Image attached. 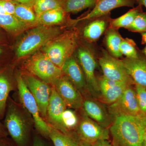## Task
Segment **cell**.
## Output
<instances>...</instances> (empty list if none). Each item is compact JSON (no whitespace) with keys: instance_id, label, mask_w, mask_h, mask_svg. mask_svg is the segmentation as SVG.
<instances>
[{"instance_id":"cell-1","label":"cell","mask_w":146,"mask_h":146,"mask_svg":"<svg viewBox=\"0 0 146 146\" xmlns=\"http://www.w3.org/2000/svg\"><path fill=\"white\" fill-rule=\"evenodd\" d=\"M109 130L113 141L119 146H144L146 113L114 116Z\"/></svg>"},{"instance_id":"cell-2","label":"cell","mask_w":146,"mask_h":146,"mask_svg":"<svg viewBox=\"0 0 146 146\" xmlns=\"http://www.w3.org/2000/svg\"><path fill=\"white\" fill-rule=\"evenodd\" d=\"M61 33V29L58 27L38 25L20 40L16 46V56L20 58L35 52Z\"/></svg>"},{"instance_id":"cell-3","label":"cell","mask_w":146,"mask_h":146,"mask_svg":"<svg viewBox=\"0 0 146 146\" xmlns=\"http://www.w3.org/2000/svg\"><path fill=\"white\" fill-rule=\"evenodd\" d=\"M77 46L75 34L72 32L61 33L47 43L42 52L59 68L62 69L65 61L72 56Z\"/></svg>"},{"instance_id":"cell-4","label":"cell","mask_w":146,"mask_h":146,"mask_svg":"<svg viewBox=\"0 0 146 146\" xmlns=\"http://www.w3.org/2000/svg\"><path fill=\"white\" fill-rule=\"evenodd\" d=\"M25 67L31 74L52 85L63 74L62 69L41 51L35 52L25 61Z\"/></svg>"},{"instance_id":"cell-5","label":"cell","mask_w":146,"mask_h":146,"mask_svg":"<svg viewBox=\"0 0 146 146\" xmlns=\"http://www.w3.org/2000/svg\"><path fill=\"white\" fill-rule=\"evenodd\" d=\"M16 79L21 103L33 118L36 129L43 136L49 137L51 126L42 119L37 103L26 85L22 76L18 74Z\"/></svg>"},{"instance_id":"cell-6","label":"cell","mask_w":146,"mask_h":146,"mask_svg":"<svg viewBox=\"0 0 146 146\" xmlns=\"http://www.w3.org/2000/svg\"><path fill=\"white\" fill-rule=\"evenodd\" d=\"M5 124L15 143L19 146L23 145L27 137L28 123L21 111L13 103L8 106Z\"/></svg>"},{"instance_id":"cell-7","label":"cell","mask_w":146,"mask_h":146,"mask_svg":"<svg viewBox=\"0 0 146 146\" xmlns=\"http://www.w3.org/2000/svg\"><path fill=\"white\" fill-rule=\"evenodd\" d=\"M79 63L86 78L88 89L91 97L94 99L100 100L101 94L98 79L95 75L97 63L93 53L84 47L78 50Z\"/></svg>"},{"instance_id":"cell-8","label":"cell","mask_w":146,"mask_h":146,"mask_svg":"<svg viewBox=\"0 0 146 146\" xmlns=\"http://www.w3.org/2000/svg\"><path fill=\"white\" fill-rule=\"evenodd\" d=\"M99 63L103 76L106 78L129 85L136 84L126 71L122 60L113 57L104 50L100 58Z\"/></svg>"},{"instance_id":"cell-9","label":"cell","mask_w":146,"mask_h":146,"mask_svg":"<svg viewBox=\"0 0 146 146\" xmlns=\"http://www.w3.org/2000/svg\"><path fill=\"white\" fill-rule=\"evenodd\" d=\"M24 81L37 103L42 117L46 118L47 108L52 86L33 75L23 74Z\"/></svg>"},{"instance_id":"cell-10","label":"cell","mask_w":146,"mask_h":146,"mask_svg":"<svg viewBox=\"0 0 146 146\" xmlns=\"http://www.w3.org/2000/svg\"><path fill=\"white\" fill-rule=\"evenodd\" d=\"M108 108L113 117L119 115L136 116L145 113L139 107L136 92L132 85L128 86L119 98L109 105Z\"/></svg>"},{"instance_id":"cell-11","label":"cell","mask_w":146,"mask_h":146,"mask_svg":"<svg viewBox=\"0 0 146 146\" xmlns=\"http://www.w3.org/2000/svg\"><path fill=\"white\" fill-rule=\"evenodd\" d=\"M78 125L77 136L80 141L92 145L99 140H108L109 128L101 126L83 113Z\"/></svg>"},{"instance_id":"cell-12","label":"cell","mask_w":146,"mask_h":146,"mask_svg":"<svg viewBox=\"0 0 146 146\" xmlns=\"http://www.w3.org/2000/svg\"><path fill=\"white\" fill-rule=\"evenodd\" d=\"M52 86L65 102L67 107L75 110H79L82 107L83 96L64 74L56 80Z\"/></svg>"},{"instance_id":"cell-13","label":"cell","mask_w":146,"mask_h":146,"mask_svg":"<svg viewBox=\"0 0 146 146\" xmlns=\"http://www.w3.org/2000/svg\"><path fill=\"white\" fill-rule=\"evenodd\" d=\"M67 107L65 102L52 86L46 118L52 127L65 134L70 133L64 126L62 119L63 112Z\"/></svg>"},{"instance_id":"cell-14","label":"cell","mask_w":146,"mask_h":146,"mask_svg":"<svg viewBox=\"0 0 146 146\" xmlns=\"http://www.w3.org/2000/svg\"><path fill=\"white\" fill-rule=\"evenodd\" d=\"M61 69L63 74L68 78L82 96L87 98L91 96L83 71L79 63L73 56H72L65 61Z\"/></svg>"},{"instance_id":"cell-15","label":"cell","mask_w":146,"mask_h":146,"mask_svg":"<svg viewBox=\"0 0 146 146\" xmlns=\"http://www.w3.org/2000/svg\"><path fill=\"white\" fill-rule=\"evenodd\" d=\"M94 98H87L84 100L82 108L89 118L103 127L109 128L113 117L103 105Z\"/></svg>"},{"instance_id":"cell-16","label":"cell","mask_w":146,"mask_h":146,"mask_svg":"<svg viewBox=\"0 0 146 146\" xmlns=\"http://www.w3.org/2000/svg\"><path fill=\"white\" fill-rule=\"evenodd\" d=\"M135 0H98L93 9L77 22L96 19L107 15L110 11L122 7H133Z\"/></svg>"},{"instance_id":"cell-17","label":"cell","mask_w":146,"mask_h":146,"mask_svg":"<svg viewBox=\"0 0 146 146\" xmlns=\"http://www.w3.org/2000/svg\"><path fill=\"white\" fill-rule=\"evenodd\" d=\"M126 71L136 84L146 89V56L140 54L136 58L121 60Z\"/></svg>"},{"instance_id":"cell-18","label":"cell","mask_w":146,"mask_h":146,"mask_svg":"<svg viewBox=\"0 0 146 146\" xmlns=\"http://www.w3.org/2000/svg\"><path fill=\"white\" fill-rule=\"evenodd\" d=\"M31 27L13 15L0 14V27L11 36H16Z\"/></svg>"},{"instance_id":"cell-19","label":"cell","mask_w":146,"mask_h":146,"mask_svg":"<svg viewBox=\"0 0 146 146\" xmlns=\"http://www.w3.org/2000/svg\"><path fill=\"white\" fill-rule=\"evenodd\" d=\"M66 13L61 8L48 11L36 16L37 23L49 26L58 25L65 21Z\"/></svg>"},{"instance_id":"cell-20","label":"cell","mask_w":146,"mask_h":146,"mask_svg":"<svg viewBox=\"0 0 146 146\" xmlns=\"http://www.w3.org/2000/svg\"><path fill=\"white\" fill-rule=\"evenodd\" d=\"M51 126V125H50ZM49 137L54 146H80V141L78 136L74 137L70 133L65 134L51 126Z\"/></svg>"},{"instance_id":"cell-21","label":"cell","mask_w":146,"mask_h":146,"mask_svg":"<svg viewBox=\"0 0 146 146\" xmlns=\"http://www.w3.org/2000/svg\"><path fill=\"white\" fill-rule=\"evenodd\" d=\"M129 85L124 82H120L115 86H110L100 90V101L107 104H112L119 98Z\"/></svg>"},{"instance_id":"cell-22","label":"cell","mask_w":146,"mask_h":146,"mask_svg":"<svg viewBox=\"0 0 146 146\" xmlns=\"http://www.w3.org/2000/svg\"><path fill=\"white\" fill-rule=\"evenodd\" d=\"M123 39L115 29L110 28L106 36V43L110 54L113 57L120 58L122 54L120 51V46Z\"/></svg>"},{"instance_id":"cell-23","label":"cell","mask_w":146,"mask_h":146,"mask_svg":"<svg viewBox=\"0 0 146 146\" xmlns=\"http://www.w3.org/2000/svg\"><path fill=\"white\" fill-rule=\"evenodd\" d=\"M14 16L21 22L31 27L38 25L36 13L33 7L30 6L16 3Z\"/></svg>"},{"instance_id":"cell-24","label":"cell","mask_w":146,"mask_h":146,"mask_svg":"<svg viewBox=\"0 0 146 146\" xmlns=\"http://www.w3.org/2000/svg\"><path fill=\"white\" fill-rule=\"evenodd\" d=\"M106 21L102 19H98L92 21L83 31V36L86 39L94 42L100 38L106 29Z\"/></svg>"},{"instance_id":"cell-25","label":"cell","mask_w":146,"mask_h":146,"mask_svg":"<svg viewBox=\"0 0 146 146\" xmlns=\"http://www.w3.org/2000/svg\"><path fill=\"white\" fill-rule=\"evenodd\" d=\"M98 0H62V8L66 13H76L95 6Z\"/></svg>"},{"instance_id":"cell-26","label":"cell","mask_w":146,"mask_h":146,"mask_svg":"<svg viewBox=\"0 0 146 146\" xmlns=\"http://www.w3.org/2000/svg\"><path fill=\"white\" fill-rule=\"evenodd\" d=\"M13 89L8 76L5 73L0 72V116L4 113L9 94Z\"/></svg>"},{"instance_id":"cell-27","label":"cell","mask_w":146,"mask_h":146,"mask_svg":"<svg viewBox=\"0 0 146 146\" xmlns=\"http://www.w3.org/2000/svg\"><path fill=\"white\" fill-rule=\"evenodd\" d=\"M140 12V8L138 7L131 9L122 16L112 20L110 23V28L116 30L120 28H127Z\"/></svg>"},{"instance_id":"cell-28","label":"cell","mask_w":146,"mask_h":146,"mask_svg":"<svg viewBox=\"0 0 146 146\" xmlns=\"http://www.w3.org/2000/svg\"><path fill=\"white\" fill-rule=\"evenodd\" d=\"M62 0H36L33 9L36 16L55 9L62 8Z\"/></svg>"},{"instance_id":"cell-29","label":"cell","mask_w":146,"mask_h":146,"mask_svg":"<svg viewBox=\"0 0 146 146\" xmlns=\"http://www.w3.org/2000/svg\"><path fill=\"white\" fill-rule=\"evenodd\" d=\"M120 51L121 54L128 58H136L138 57L139 54L136 44L131 39H123L120 46Z\"/></svg>"},{"instance_id":"cell-30","label":"cell","mask_w":146,"mask_h":146,"mask_svg":"<svg viewBox=\"0 0 146 146\" xmlns=\"http://www.w3.org/2000/svg\"><path fill=\"white\" fill-rule=\"evenodd\" d=\"M126 29L133 32L142 33L146 31V13L140 11Z\"/></svg>"},{"instance_id":"cell-31","label":"cell","mask_w":146,"mask_h":146,"mask_svg":"<svg viewBox=\"0 0 146 146\" xmlns=\"http://www.w3.org/2000/svg\"><path fill=\"white\" fill-rule=\"evenodd\" d=\"M62 119L64 126L69 131L78 125V118L74 112L71 110H65L62 115Z\"/></svg>"},{"instance_id":"cell-32","label":"cell","mask_w":146,"mask_h":146,"mask_svg":"<svg viewBox=\"0 0 146 146\" xmlns=\"http://www.w3.org/2000/svg\"><path fill=\"white\" fill-rule=\"evenodd\" d=\"M134 85L138 105L141 110L146 113V89L139 84Z\"/></svg>"},{"instance_id":"cell-33","label":"cell","mask_w":146,"mask_h":146,"mask_svg":"<svg viewBox=\"0 0 146 146\" xmlns=\"http://www.w3.org/2000/svg\"><path fill=\"white\" fill-rule=\"evenodd\" d=\"M16 2L13 0H0V5L5 9L7 13L14 16Z\"/></svg>"},{"instance_id":"cell-34","label":"cell","mask_w":146,"mask_h":146,"mask_svg":"<svg viewBox=\"0 0 146 146\" xmlns=\"http://www.w3.org/2000/svg\"><path fill=\"white\" fill-rule=\"evenodd\" d=\"M91 146H112V145L108 140H102L95 142Z\"/></svg>"},{"instance_id":"cell-35","label":"cell","mask_w":146,"mask_h":146,"mask_svg":"<svg viewBox=\"0 0 146 146\" xmlns=\"http://www.w3.org/2000/svg\"><path fill=\"white\" fill-rule=\"evenodd\" d=\"M13 1L18 3L26 5L33 7L36 0H13Z\"/></svg>"},{"instance_id":"cell-36","label":"cell","mask_w":146,"mask_h":146,"mask_svg":"<svg viewBox=\"0 0 146 146\" xmlns=\"http://www.w3.org/2000/svg\"><path fill=\"white\" fill-rule=\"evenodd\" d=\"M32 146H45L42 140L37 136L35 137Z\"/></svg>"},{"instance_id":"cell-37","label":"cell","mask_w":146,"mask_h":146,"mask_svg":"<svg viewBox=\"0 0 146 146\" xmlns=\"http://www.w3.org/2000/svg\"><path fill=\"white\" fill-rule=\"evenodd\" d=\"M142 35V44L146 45V31L141 33Z\"/></svg>"},{"instance_id":"cell-38","label":"cell","mask_w":146,"mask_h":146,"mask_svg":"<svg viewBox=\"0 0 146 146\" xmlns=\"http://www.w3.org/2000/svg\"><path fill=\"white\" fill-rule=\"evenodd\" d=\"M140 5H143L146 8V0H136Z\"/></svg>"},{"instance_id":"cell-39","label":"cell","mask_w":146,"mask_h":146,"mask_svg":"<svg viewBox=\"0 0 146 146\" xmlns=\"http://www.w3.org/2000/svg\"><path fill=\"white\" fill-rule=\"evenodd\" d=\"M0 14H9L2 6L0 5ZM10 15V14H9Z\"/></svg>"},{"instance_id":"cell-40","label":"cell","mask_w":146,"mask_h":146,"mask_svg":"<svg viewBox=\"0 0 146 146\" xmlns=\"http://www.w3.org/2000/svg\"><path fill=\"white\" fill-rule=\"evenodd\" d=\"M92 145L85 143V142H82L80 141V146H91Z\"/></svg>"},{"instance_id":"cell-41","label":"cell","mask_w":146,"mask_h":146,"mask_svg":"<svg viewBox=\"0 0 146 146\" xmlns=\"http://www.w3.org/2000/svg\"><path fill=\"white\" fill-rule=\"evenodd\" d=\"M3 130L2 127L1 125V124H0V135H3Z\"/></svg>"},{"instance_id":"cell-42","label":"cell","mask_w":146,"mask_h":146,"mask_svg":"<svg viewBox=\"0 0 146 146\" xmlns=\"http://www.w3.org/2000/svg\"><path fill=\"white\" fill-rule=\"evenodd\" d=\"M142 52H143V54H144V55H145V56H146V46L142 50Z\"/></svg>"},{"instance_id":"cell-43","label":"cell","mask_w":146,"mask_h":146,"mask_svg":"<svg viewBox=\"0 0 146 146\" xmlns=\"http://www.w3.org/2000/svg\"><path fill=\"white\" fill-rule=\"evenodd\" d=\"M4 52L3 49V48L0 46V56L3 54V53Z\"/></svg>"},{"instance_id":"cell-44","label":"cell","mask_w":146,"mask_h":146,"mask_svg":"<svg viewBox=\"0 0 146 146\" xmlns=\"http://www.w3.org/2000/svg\"><path fill=\"white\" fill-rule=\"evenodd\" d=\"M112 146H119L118 145V144L117 143H116L115 141H112Z\"/></svg>"},{"instance_id":"cell-45","label":"cell","mask_w":146,"mask_h":146,"mask_svg":"<svg viewBox=\"0 0 146 146\" xmlns=\"http://www.w3.org/2000/svg\"><path fill=\"white\" fill-rule=\"evenodd\" d=\"M146 145V133L145 134V136H144V145L145 146Z\"/></svg>"},{"instance_id":"cell-46","label":"cell","mask_w":146,"mask_h":146,"mask_svg":"<svg viewBox=\"0 0 146 146\" xmlns=\"http://www.w3.org/2000/svg\"><path fill=\"white\" fill-rule=\"evenodd\" d=\"M4 41V39L2 38L1 34L0 33V43H3V41Z\"/></svg>"},{"instance_id":"cell-47","label":"cell","mask_w":146,"mask_h":146,"mask_svg":"<svg viewBox=\"0 0 146 146\" xmlns=\"http://www.w3.org/2000/svg\"><path fill=\"white\" fill-rule=\"evenodd\" d=\"M145 146H146V145H145Z\"/></svg>"},{"instance_id":"cell-48","label":"cell","mask_w":146,"mask_h":146,"mask_svg":"<svg viewBox=\"0 0 146 146\" xmlns=\"http://www.w3.org/2000/svg\"><path fill=\"white\" fill-rule=\"evenodd\" d=\"M0 146H1V145H0Z\"/></svg>"}]
</instances>
